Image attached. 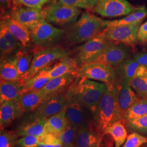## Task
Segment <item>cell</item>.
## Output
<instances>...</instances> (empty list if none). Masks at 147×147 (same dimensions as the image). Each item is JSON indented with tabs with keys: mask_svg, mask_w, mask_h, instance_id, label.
I'll list each match as a JSON object with an SVG mask.
<instances>
[{
	"mask_svg": "<svg viewBox=\"0 0 147 147\" xmlns=\"http://www.w3.org/2000/svg\"><path fill=\"white\" fill-rule=\"evenodd\" d=\"M106 85L104 82L79 78L78 80H75L64 93L68 100L71 99L77 100L94 115Z\"/></svg>",
	"mask_w": 147,
	"mask_h": 147,
	"instance_id": "obj_1",
	"label": "cell"
},
{
	"mask_svg": "<svg viewBox=\"0 0 147 147\" xmlns=\"http://www.w3.org/2000/svg\"><path fill=\"white\" fill-rule=\"evenodd\" d=\"M93 116L96 131L101 135L113 123L123 119L118 104L116 81L107 84L104 93Z\"/></svg>",
	"mask_w": 147,
	"mask_h": 147,
	"instance_id": "obj_2",
	"label": "cell"
},
{
	"mask_svg": "<svg viewBox=\"0 0 147 147\" xmlns=\"http://www.w3.org/2000/svg\"><path fill=\"white\" fill-rule=\"evenodd\" d=\"M106 28L105 20L86 12L69 28L66 33V39L72 44L86 42L98 36Z\"/></svg>",
	"mask_w": 147,
	"mask_h": 147,
	"instance_id": "obj_3",
	"label": "cell"
},
{
	"mask_svg": "<svg viewBox=\"0 0 147 147\" xmlns=\"http://www.w3.org/2000/svg\"><path fill=\"white\" fill-rule=\"evenodd\" d=\"M42 9L46 21L59 26L75 22L81 13L78 8L64 5L56 0H50Z\"/></svg>",
	"mask_w": 147,
	"mask_h": 147,
	"instance_id": "obj_4",
	"label": "cell"
},
{
	"mask_svg": "<svg viewBox=\"0 0 147 147\" xmlns=\"http://www.w3.org/2000/svg\"><path fill=\"white\" fill-rule=\"evenodd\" d=\"M31 66L25 80L33 77L50 64L69 56V53L62 47H49L38 49L33 53Z\"/></svg>",
	"mask_w": 147,
	"mask_h": 147,
	"instance_id": "obj_5",
	"label": "cell"
},
{
	"mask_svg": "<svg viewBox=\"0 0 147 147\" xmlns=\"http://www.w3.org/2000/svg\"><path fill=\"white\" fill-rule=\"evenodd\" d=\"M115 69L102 63L89 62L79 67L75 74L76 78L109 84L116 81Z\"/></svg>",
	"mask_w": 147,
	"mask_h": 147,
	"instance_id": "obj_6",
	"label": "cell"
},
{
	"mask_svg": "<svg viewBox=\"0 0 147 147\" xmlns=\"http://www.w3.org/2000/svg\"><path fill=\"white\" fill-rule=\"evenodd\" d=\"M32 42L37 47L50 44L62 37L64 31L42 19L28 28Z\"/></svg>",
	"mask_w": 147,
	"mask_h": 147,
	"instance_id": "obj_7",
	"label": "cell"
},
{
	"mask_svg": "<svg viewBox=\"0 0 147 147\" xmlns=\"http://www.w3.org/2000/svg\"><path fill=\"white\" fill-rule=\"evenodd\" d=\"M111 42L104 30L98 36L78 47L75 50V58L79 64V67L88 62L98 55Z\"/></svg>",
	"mask_w": 147,
	"mask_h": 147,
	"instance_id": "obj_8",
	"label": "cell"
},
{
	"mask_svg": "<svg viewBox=\"0 0 147 147\" xmlns=\"http://www.w3.org/2000/svg\"><path fill=\"white\" fill-rule=\"evenodd\" d=\"M136 8L126 0H97L91 11L104 17L113 18L127 16Z\"/></svg>",
	"mask_w": 147,
	"mask_h": 147,
	"instance_id": "obj_9",
	"label": "cell"
},
{
	"mask_svg": "<svg viewBox=\"0 0 147 147\" xmlns=\"http://www.w3.org/2000/svg\"><path fill=\"white\" fill-rule=\"evenodd\" d=\"M140 24L108 27L104 31L108 39L111 42L134 45L138 41L137 33Z\"/></svg>",
	"mask_w": 147,
	"mask_h": 147,
	"instance_id": "obj_10",
	"label": "cell"
},
{
	"mask_svg": "<svg viewBox=\"0 0 147 147\" xmlns=\"http://www.w3.org/2000/svg\"><path fill=\"white\" fill-rule=\"evenodd\" d=\"M127 57L126 51L120 46L111 42L105 49L89 62L102 63L117 69L124 63Z\"/></svg>",
	"mask_w": 147,
	"mask_h": 147,
	"instance_id": "obj_11",
	"label": "cell"
},
{
	"mask_svg": "<svg viewBox=\"0 0 147 147\" xmlns=\"http://www.w3.org/2000/svg\"><path fill=\"white\" fill-rule=\"evenodd\" d=\"M68 102V99L64 93L51 95L33 113L39 117L47 118L62 110Z\"/></svg>",
	"mask_w": 147,
	"mask_h": 147,
	"instance_id": "obj_12",
	"label": "cell"
},
{
	"mask_svg": "<svg viewBox=\"0 0 147 147\" xmlns=\"http://www.w3.org/2000/svg\"><path fill=\"white\" fill-rule=\"evenodd\" d=\"M11 15L16 20L29 28L37 21L45 19L43 9L32 8L24 5H13Z\"/></svg>",
	"mask_w": 147,
	"mask_h": 147,
	"instance_id": "obj_13",
	"label": "cell"
},
{
	"mask_svg": "<svg viewBox=\"0 0 147 147\" xmlns=\"http://www.w3.org/2000/svg\"><path fill=\"white\" fill-rule=\"evenodd\" d=\"M1 19L5 21L9 30L21 45V47H28L32 42L31 36L28 27L14 19L11 14H1Z\"/></svg>",
	"mask_w": 147,
	"mask_h": 147,
	"instance_id": "obj_14",
	"label": "cell"
},
{
	"mask_svg": "<svg viewBox=\"0 0 147 147\" xmlns=\"http://www.w3.org/2000/svg\"><path fill=\"white\" fill-rule=\"evenodd\" d=\"M46 119L47 118L39 117L32 113L20 124L17 129V135L19 137L27 135L42 136L45 131Z\"/></svg>",
	"mask_w": 147,
	"mask_h": 147,
	"instance_id": "obj_15",
	"label": "cell"
},
{
	"mask_svg": "<svg viewBox=\"0 0 147 147\" xmlns=\"http://www.w3.org/2000/svg\"><path fill=\"white\" fill-rule=\"evenodd\" d=\"M21 47V45L13 36L5 22L0 21V51L1 59L11 57L17 53Z\"/></svg>",
	"mask_w": 147,
	"mask_h": 147,
	"instance_id": "obj_16",
	"label": "cell"
},
{
	"mask_svg": "<svg viewBox=\"0 0 147 147\" xmlns=\"http://www.w3.org/2000/svg\"><path fill=\"white\" fill-rule=\"evenodd\" d=\"M117 88L118 104L121 118L123 119L126 112L140 99V97L130 84L121 81L117 84Z\"/></svg>",
	"mask_w": 147,
	"mask_h": 147,
	"instance_id": "obj_17",
	"label": "cell"
},
{
	"mask_svg": "<svg viewBox=\"0 0 147 147\" xmlns=\"http://www.w3.org/2000/svg\"><path fill=\"white\" fill-rule=\"evenodd\" d=\"M116 70L121 77V81L129 84L134 78H144L147 74V68L140 64L134 59L125 61Z\"/></svg>",
	"mask_w": 147,
	"mask_h": 147,
	"instance_id": "obj_18",
	"label": "cell"
},
{
	"mask_svg": "<svg viewBox=\"0 0 147 147\" xmlns=\"http://www.w3.org/2000/svg\"><path fill=\"white\" fill-rule=\"evenodd\" d=\"M76 78L72 74H67L54 78L50 79L40 91L47 96L51 95L64 93L73 84Z\"/></svg>",
	"mask_w": 147,
	"mask_h": 147,
	"instance_id": "obj_19",
	"label": "cell"
},
{
	"mask_svg": "<svg viewBox=\"0 0 147 147\" xmlns=\"http://www.w3.org/2000/svg\"><path fill=\"white\" fill-rule=\"evenodd\" d=\"M25 93L23 82L1 80L0 103L7 101H18Z\"/></svg>",
	"mask_w": 147,
	"mask_h": 147,
	"instance_id": "obj_20",
	"label": "cell"
},
{
	"mask_svg": "<svg viewBox=\"0 0 147 147\" xmlns=\"http://www.w3.org/2000/svg\"><path fill=\"white\" fill-rule=\"evenodd\" d=\"M84 107L74 99L68 100L66 111L68 124L78 128L88 126L86 119Z\"/></svg>",
	"mask_w": 147,
	"mask_h": 147,
	"instance_id": "obj_21",
	"label": "cell"
},
{
	"mask_svg": "<svg viewBox=\"0 0 147 147\" xmlns=\"http://www.w3.org/2000/svg\"><path fill=\"white\" fill-rule=\"evenodd\" d=\"M24 112L18 101H7L1 103L0 106V125L1 129L9 125L14 120L23 115Z\"/></svg>",
	"mask_w": 147,
	"mask_h": 147,
	"instance_id": "obj_22",
	"label": "cell"
},
{
	"mask_svg": "<svg viewBox=\"0 0 147 147\" xmlns=\"http://www.w3.org/2000/svg\"><path fill=\"white\" fill-rule=\"evenodd\" d=\"M102 135L92 130L89 125L79 129L75 140L76 147H101Z\"/></svg>",
	"mask_w": 147,
	"mask_h": 147,
	"instance_id": "obj_23",
	"label": "cell"
},
{
	"mask_svg": "<svg viewBox=\"0 0 147 147\" xmlns=\"http://www.w3.org/2000/svg\"><path fill=\"white\" fill-rule=\"evenodd\" d=\"M79 68V64L75 58L67 56L59 60L58 63L53 67L50 66L47 69V75L51 79L67 74H72L75 75Z\"/></svg>",
	"mask_w": 147,
	"mask_h": 147,
	"instance_id": "obj_24",
	"label": "cell"
},
{
	"mask_svg": "<svg viewBox=\"0 0 147 147\" xmlns=\"http://www.w3.org/2000/svg\"><path fill=\"white\" fill-rule=\"evenodd\" d=\"M67 109V105L58 113L47 118L44 134H51L58 137L68 125Z\"/></svg>",
	"mask_w": 147,
	"mask_h": 147,
	"instance_id": "obj_25",
	"label": "cell"
},
{
	"mask_svg": "<svg viewBox=\"0 0 147 147\" xmlns=\"http://www.w3.org/2000/svg\"><path fill=\"white\" fill-rule=\"evenodd\" d=\"M47 97L40 90L28 92L22 95L18 103L24 113L33 112Z\"/></svg>",
	"mask_w": 147,
	"mask_h": 147,
	"instance_id": "obj_26",
	"label": "cell"
},
{
	"mask_svg": "<svg viewBox=\"0 0 147 147\" xmlns=\"http://www.w3.org/2000/svg\"><path fill=\"white\" fill-rule=\"evenodd\" d=\"M0 77L1 80L23 82L13 56L1 59Z\"/></svg>",
	"mask_w": 147,
	"mask_h": 147,
	"instance_id": "obj_27",
	"label": "cell"
},
{
	"mask_svg": "<svg viewBox=\"0 0 147 147\" xmlns=\"http://www.w3.org/2000/svg\"><path fill=\"white\" fill-rule=\"evenodd\" d=\"M147 15L146 8L144 7H141L137 8L135 11L123 19L116 20H105V25L106 27H108L140 24Z\"/></svg>",
	"mask_w": 147,
	"mask_h": 147,
	"instance_id": "obj_28",
	"label": "cell"
},
{
	"mask_svg": "<svg viewBox=\"0 0 147 147\" xmlns=\"http://www.w3.org/2000/svg\"><path fill=\"white\" fill-rule=\"evenodd\" d=\"M33 57V53H28L21 50H19L13 56L18 73L24 82L31 68Z\"/></svg>",
	"mask_w": 147,
	"mask_h": 147,
	"instance_id": "obj_29",
	"label": "cell"
},
{
	"mask_svg": "<svg viewBox=\"0 0 147 147\" xmlns=\"http://www.w3.org/2000/svg\"><path fill=\"white\" fill-rule=\"evenodd\" d=\"M49 67L43 69L33 77L24 81V86L25 93L31 91L40 90L47 84L51 79L47 73V69Z\"/></svg>",
	"mask_w": 147,
	"mask_h": 147,
	"instance_id": "obj_30",
	"label": "cell"
},
{
	"mask_svg": "<svg viewBox=\"0 0 147 147\" xmlns=\"http://www.w3.org/2000/svg\"><path fill=\"white\" fill-rule=\"evenodd\" d=\"M122 120L113 123L106 129L104 133V134H109L112 137L115 144V147H121L127 137V132Z\"/></svg>",
	"mask_w": 147,
	"mask_h": 147,
	"instance_id": "obj_31",
	"label": "cell"
},
{
	"mask_svg": "<svg viewBox=\"0 0 147 147\" xmlns=\"http://www.w3.org/2000/svg\"><path fill=\"white\" fill-rule=\"evenodd\" d=\"M147 115V99L140 98L126 112L124 119L128 121Z\"/></svg>",
	"mask_w": 147,
	"mask_h": 147,
	"instance_id": "obj_32",
	"label": "cell"
},
{
	"mask_svg": "<svg viewBox=\"0 0 147 147\" xmlns=\"http://www.w3.org/2000/svg\"><path fill=\"white\" fill-rule=\"evenodd\" d=\"M78 130L79 128L77 127L68 124L65 129L58 136L59 139L63 144V146L71 144L75 145Z\"/></svg>",
	"mask_w": 147,
	"mask_h": 147,
	"instance_id": "obj_33",
	"label": "cell"
},
{
	"mask_svg": "<svg viewBox=\"0 0 147 147\" xmlns=\"http://www.w3.org/2000/svg\"><path fill=\"white\" fill-rule=\"evenodd\" d=\"M126 121L127 127L132 131L147 134V115Z\"/></svg>",
	"mask_w": 147,
	"mask_h": 147,
	"instance_id": "obj_34",
	"label": "cell"
},
{
	"mask_svg": "<svg viewBox=\"0 0 147 147\" xmlns=\"http://www.w3.org/2000/svg\"><path fill=\"white\" fill-rule=\"evenodd\" d=\"M130 85L140 98L147 99V81L144 78H134L131 81Z\"/></svg>",
	"mask_w": 147,
	"mask_h": 147,
	"instance_id": "obj_35",
	"label": "cell"
},
{
	"mask_svg": "<svg viewBox=\"0 0 147 147\" xmlns=\"http://www.w3.org/2000/svg\"><path fill=\"white\" fill-rule=\"evenodd\" d=\"M147 143V138L136 132L128 135L126 141L121 147H141Z\"/></svg>",
	"mask_w": 147,
	"mask_h": 147,
	"instance_id": "obj_36",
	"label": "cell"
},
{
	"mask_svg": "<svg viewBox=\"0 0 147 147\" xmlns=\"http://www.w3.org/2000/svg\"><path fill=\"white\" fill-rule=\"evenodd\" d=\"M62 3L78 8L92 10L96 5L97 0H59Z\"/></svg>",
	"mask_w": 147,
	"mask_h": 147,
	"instance_id": "obj_37",
	"label": "cell"
},
{
	"mask_svg": "<svg viewBox=\"0 0 147 147\" xmlns=\"http://www.w3.org/2000/svg\"><path fill=\"white\" fill-rule=\"evenodd\" d=\"M16 136L13 132L1 130L0 135V147H14Z\"/></svg>",
	"mask_w": 147,
	"mask_h": 147,
	"instance_id": "obj_38",
	"label": "cell"
},
{
	"mask_svg": "<svg viewBox=\"0 0 147 147\" xmlns=\"http://www.w3.org/2000/svg\"><path fill=\"white\" fill-rule=\"evenodd\" d=\"M39 142L47 147H63V144L58 137L51 134H44L39 137Z\"/></svg>",
	"mask_w": 147,
	"mask_h": 147,
	"instance_id": "obj_39",
	"label": "cell"
},
{
	"mask_svg": "<svg viewBox=\"0 0 147 147\" xmlns=\"http://www.w3.org/2000/svg\"><path fill=\"white\" fill-rule=\"evenodd\" d=\"M50 0H13V5H21L37 9H42Z\"/></svg>",
	"mask_w": 147,
	"mask_h": 147,
	"instance_id": "obj_40",
	"label": "cell"
},
{
	"mask_svg": "<svg viewBox=\"0 0 147 147\" xmlns=\"http://www.w3.org/2000/svg\"><path fill=\"white\" fill-rule=\"evenodd\" d=\"M39 143V137L31 135L21 137L16 141V144L19 147H37Z\"/></svg>",
	"mask_w": 147,
	"mask_h": 147,
	"instance_id": "obj_41",
	"label": "cell"
},
{
	"mask_svg": "<svg viewBox=\"0 0 147 147\" xmlns=\"http://www.w3.org/2000/svg\"><path fill=\"white\" fill-rule=\"evenodd\" d=\"M137 40L141 42H147V21L139 27L137 33Z\"/></svg>",
	"mask_w": 147,
	"mask_h": 147,
	"instance_id": "obj_42",
	"label": "cell"
},
{
	"mask_svg": "<svg viewBox=\"0 0 147 147\" xmlns=\"http://www.w3.org/2000/svg\"><path fill=\"white\" fill-rule=\"evenodd\" d=\"M134 59H135L140 64L147 68V53H142L136 54L134 56Z\"/></svg>",
	"mask_w": 147,
	"mask_h": 147,
	"instance_id": "obj_43",
	"label": "cell"
},
{
	"mask_svg": "<svg viewBox=\"0 0 147 147\" xmlns=\"http://www.w3.org/2000/svg\"><path fill=\"white\" fill-rule=\"evenodd\" d=\"M1 14L6 13L7 9H11L13 5V0H0Z\"/></svg>",
	"mask_w": 147,
	"mask_h": 147,
	"instance_id": "obj_44",
	"label": "cell"
},
{
	"mask_svg": "<svg viewBox=\"0 0 147 147\" xmlns=\"http://www.w3.org/2000/svg\"><path fill=\"white\" fill-rule=\"evenodd\" d=\"M37 147H47L44 144H43L42 143H39V145Z\"/></svg>",
	"mask_w": 147,
	"mask_h": 147,
	"instance_id": "obj_45",
	"label": "cell"
},
{
	"mask_svg": "<svg viewBox=\"0 0 147 147\" xmlns=\"http://www.w3.org/2000/svg\"><path fill=\"white\" fill-rule=\"evenodd\" d=\"M63 147H76V146L74 144H71V145H68V146H65Z\"/></svg>",
	"mask_w": 147,
	"mask_h": 147,
	"instance_id": "obj_46",
	"label": "cell"
},
{
	"mask_svg": "<svg viewBox=\"0 0 147 147\" xmlns=\"http://www.w3.org/2000/svg\"><path fill=\"white\" fill-rule=\"evenodd\" d=\"M144 78L145 79H146V80L147 81V74L146 75V76H144Z\"/></svg>",
	"mask_w": 147,
	"mask_h": 147,
	"instance_id": "obj_47",
	"label": "cell"
},
{
	"mask_svg": "<svg viewBox=\"0 0 147 147\" xmlns=\"http://www.w3.org/2000/svg\"><path fill=\"white\" fill-rule=\"evenodd\" d=\"M144 147H147V143H146V144H144Z\"/></svg>",
	"mask_w": 147,
	"mask_h": 147,
	"instance_id": "obj_48",
	"label": "cell"
}]
</instances>
